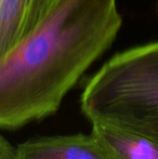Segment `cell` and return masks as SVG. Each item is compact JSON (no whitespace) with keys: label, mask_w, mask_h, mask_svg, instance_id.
I'll list each match as a JSON object with an SVG mask.
<instances>
[{"label":"cell","mask_w":158,"mask_h":159,"mask_svg":"<svg viewBox=\"0 0 158 159\" xmlns=\"http://www.w3.org/2000/svg\"><path fill=\"white\" fill-rule=\"evenodd\" d=\"M121 24L116 0H62L0 61V128L19 129L54 114Z\"/></svg>","instance_id":"cell-1"},{"label":"cell","mask_w":158,"mask_h":159,"mask_svg":"<svg viewBox=\"0 0 158 159\" xmlns=\"http://www.w3.org/2000/svg\"><path fill=\"white\" fill-rule=\"evenodd\" d=\"M81 111L158 143V41L120 52L86 84Z\"/></svg>","instance_id":"cell-2"},{"label":"cell","mask_w":158,"mask_h":159,"mask_svg":"<svg viewBox=\"0 0 158 159\" xmlns=\"http://www.w3.org/2000/svg\"><path fill=\"white\" fill-rule=\"evenodd\" d=\"M62 0H0V61L48 19Z\"/></svg>","instance_id":"cell-3"},{"label":"cell","mask_w":158,"mask_h":159,"mask_svg":"<svg viewBox=\"0 0 158 159\" xmlns=\"http://www.w3.org/2000/svg\"><path fill=\"white\" fill-rule=\"evenodd\" d=\"M14 159H107L91 134L43 136L20 144Z\"/></svg>","instance_id":"cell-4"},{"label":"cell","mask_w":158,"mask_h":159,"mask_svg":"<svg viewBox=\"0 0 158 159\" xmlns=\"http://www.w3.org/2000/svg\"><path fill=\"white\" fill-rule=\"evenodd\" d=\"M90 134L107 159H158V143L134 132L93 122Z\"/></svg>","instance_id":"cell-5"},{"label":"cell","mask_w":158,"mask_h":159,"mask_svg":"<svg viewBox=\"0 0 158 159\" xmlns=\"http://www.w3.org/2000/svg\"><path fill=\"white\" fill-rule=\"evenodd\" d=\"M0 159H14V148L2 135H0Z\"/></svg>","instance_id":"cell-6"},{"label":"cell","mask_w":158,"mask_h":159,"mask_svg":"<svg viewBox=\"0 0 158 159\" xmlns=\"http://www.w3.org/2000/svg\"><path fill=\"white\" fill-rule=\"evenodd\" d=\"M157 11H158V6H157Z\"/></svg>","instance_id":"cell-7"}]
</instances>
